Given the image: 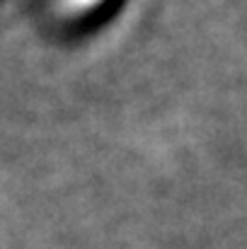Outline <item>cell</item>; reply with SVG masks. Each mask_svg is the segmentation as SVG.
Instances as JSON below:
<instances>
[{"label":"cell","mask_w":247,"mask_h":249,"mask_svg":"<svg viewBox=\"0 0 247 249\" xmlns=\"http://www.w3.org/2000/svg\"><path fill=\"white\" fill-rule=\"evenodd\" d=\"M104 0H56V10L63 17H82L97 10Z\"/></svg>","instance_id":"obj_1"}]
</instances>
